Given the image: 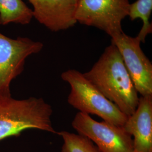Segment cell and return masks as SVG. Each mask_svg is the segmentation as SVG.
<instances>
[{
	"mask_svg": "<svg viewBox=\"0 0 152 152\" xmlns=\"http://www.w3.org/2000/svg\"><path fill=\"white\" fill-rule=\"evenodd\" d=\"M118 50L136 91L141 96L152 95V64L144 53L141 42L122 32L111 37Z\"/></svg>",
	"mask_w": 152,
	"mask_h": 152,
	"instance_id": "52a82bcc",
	"label": "cell"
},
{
	"mask_svg": "<svg viewBox=\"0 0 152 152\" xmlns=\"http://www.w3.org/2000/svg\"></svg>",
	"mask_w": 152,
	"mask_h": 152,
	"instance_id": "4fadbf2b",
	"label": "cell"
},
{
	"mask_svg": "<svg viewBox=\"0 0 152 152\" xmlns=\"http://www.w3.org/2000/svg\"><path fill=\"white\" fill-rule=\"evenodd\" d=\"M33 6V16L51 32L75 26L78 0H27Z\"/></svg>",
	"mask_w": 152,
	"mask_h": 152,
	"instance_id": "ba28073f",
	"label": "cell"
},
{
	"mask_svg": "<svg viewBox=\"0 0 152 152\" xmlns=\"http://www.w3.org/2000/svg\"><path fill=\"white\" fill-rule=\"evenodd\" d=\"M33 18V11L23 0H0V24L26 25Z\"/></svg>",
	"mask_w": 152,
	"mask_h": 152,
	"instance_id": "30bf717a",
	"label": "cell"
},
{
	"mask_svg": "<svg viewBox=\"0 0 152 152\" xmlns=\"http://www.w3.org/2000/svg\"><path fill=\"white\" fill-rule=\"evenodd\" d=\"M43 48L41 42L27 37L12 39L0 33V104L12 98L11 82L23 72L28 57Z\"/></svg>",
	"mask_w": 152,
	"mask_h": 152,
	"instance_id": "277c9868",
	"label": "cell"
},
{
	"mask_svg": "<svg viewBox=\"0 0 152 152\" xmlns=\"http://www.w3.org/2000/svg\"><path fill=\"white\" fill-rule=\"evenodd\" d=\"M57 134L63 140L61 152H100L93 142L85 136L66 131Z\"/></svg>",
	"mask_w": 152,
	"mask_h": 152,
	"instance_id": "7c38bea8",
	"label": "cell"
},
{
	"mask_svg": "<svg viewBox=\"0 0 152 152\" xmlns=\"http://www.w3.org/2000/svg\"><path fill=\"white\" fill-rule=\"evenodd\" d=\"M79 135L90 139L100 152H134L132 136L123 126L106 121L98 122L88 114H76L72 122Z\"/></svg>",
	"mask_w": 152,
	"mask_h": 152,
	"instance_id": "8992f818",
	"label": "cell"
},
{
	"mask_svg": "<svg viewBox=\"0 0 152 152\" xmlns=\"http://www.w3.org/2000/svg\"><path fill=\"white\" fill-rule=\"evenodd\" d=\"M129 0H78L76 22L97 28L110 37L124 32L122 22L128 16Z\"/></svg>",
	"mask_w": 152,
	"mask_h": 152,
	"instance_id": "5b68a950",
	"label": "cell"
},
{
	"mask_svg": "<svg viewBox=\"0 0 152 152\" xmlns=\"http://www.w3.org/2000/svg\"><path fill=\"white\" fill-rule=\"evenodd\" d=\"M52 114L51 106L42 98L17 100L12 98L0 104V141L19 136L28 129L57 134L52 125Z\"/></svg>",
	"mask_w": 152,
	"mask_h": 152,
	"instance_id": "7a4b0ae2",
	"label": "cell"
},
{
	"mask_svg": "<svg viewBox=\"0 0 152 152\" xmlns=\"http://www.w3.org/2000/svg\"><path fill=\"white\" fill-rule=\"evenodd\" d=\"M84 77L109 101L127 116L133 114L139 103L138 92L118 50L107 46Z\"/></svg>",
	"mask_w": 152,
	"mask_h": 152,
	"instance_id": "6da1fadb",
	"label": "cell"
},
{
	"mask_svg": "<svg viewBox=\"0 0 152 152\" xmlns=\"http://www.w3.org/2000/svg\"><path fill=\"white\" fill-rule=\"evenodd\" d=\"M133 136L135 152H152V95L141 96L135 112L123 126Z\"/></svg>",
	"mask_w": 152,
	"mask_h": 152,
	"instance_id": "9c48e42d",
	"label": "cell"
},
{
	"mask_svg": "<svg viewBox=\"0 0 152 152\" xmlns=\"http://www.w3.org/2000/svg\"><path fill=\"white\" fill-rule=\"evenodd\" d=\"M61 78L71 86L68 103L72 107L80 112L98 115L112 124L124 126L129 116L98 91L83 73L75 69H69L61 73Z\"/></svg>",
	"mask_w": 152,
	"mask_h": 152,
	"instance_id": "3957f363",
	"label": "cell"
},
{
	"mask_svg": "<svg viewBox=\"0 0 152 152\" xmlns=\"http://www.w3.org/2000/svg\"><path fill=\"white\" fill-rule=\"evenodd\" d=\"M152 11V0H137L130 4L128 16L131 21L141 19L142 27L136 36L142 43L145 42L148 34L152 33V23L149 19Z\"/></svg>",
	"mask_w": 152,
	"mask_h": 152,
	"instance_id": "8fae6325",
	"label": "cell"
}]
</instances>
